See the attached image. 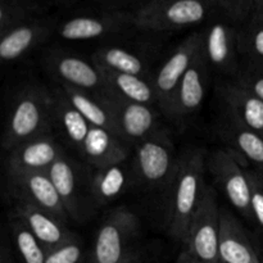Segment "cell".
<instances>
[{
	"mask_svg": "<svg viewBox=\"0 0 263 263\" xmlns=\"http://www.w3.org/2000/svg\"><path fill=\"white\" fill-rule=\"evenodd\" d=\"M170 186V234L184 243L190 221L197 212L207 187L204 184L203 151L193 149L180 157Z\"/></svg>",
	"mask_w": 263,
	"mask_h": 263,
	"instance_id": "cell-1",
	"label": "cell"
},
{
	"mask_svg": "<svg viewBox=\"0 0 263 263\" xmlns=\"http://www.w3.org/2000/svg\"><path fill=\"white\" fill-rule=\"evenodd\" d=\"M53 102V92L45 87L27 86L23 89L9 112L3 136L4 148L12 151L25 141L48 135L51 122H54Z\"/></svg>",
	"mask_w": 263,
	"mask_h": 263,
	"instance_id": "cell-2",
	"label": "cell"
},
{
	"mask_svg": "<svg viewBox=\"0 0 263 263\" xmlns=\"http://www.w3.org/2000/svg\"><path fill=\"white\" fill-rule=\"evenodd\" d=\"M216 10L210 0H157L134 12V27L164 32L200 25Z\"/></svg>",
	"mask_w": 263,
	"mask_h": 263,
	"instance_id": "cell-3",
	"label": "cell"
},
{
	"mask_svg": "<svg viewBox=\"0 0 263 263\" xmlns=\"http://www.w3.org/2000/svg\"><path fill=\"white\" fill-rule=\"evenodd\" d=\"M139 221L126 207L113 210L95 236L91 263H134L133 246Z\"/></svg>",
	"mask_w": 263,
	"mask_h": 263,
	"instance_id": "cell-4",
	"label": "cell"
},
{
	"mask_svg": "<svg viewBox=\"0 0 263 263\" xmlns=\"http://www.w3.org/2000/svg\"><path fill=\"white\" fill-rule=\"evenodd\" d=\"M221 208L212 187L207 186L197 212L190 221L184 244L200 263H220Z\"/></svg>",
	"mask_w": 263,
	"mask_h": 263,
	"instance_id": "cell-5",
	"label": "cell"
},
{
	"mask_svg": "<svg viewBox=\"0 0 263 263\" xmlns=\"http://www.w3.org/2000/svg\"><path fill=\"white\" fill-rule=\"evenodd\" d=\"M135 148V170L139 177L151 186L170 184L179 159L168 135L157 130Z\"/></svg>",
	"mask_w": 263,
	"mask_h": 263,
	"instance_id": "cell-6",
	"label": "cell"
},
{
	"mask_svg": "<svg viewBox=\"0 0 263 263\" xmlns=\"http://www.w3.org/2000/svg\"><path fill=\"white\" fill-rule=\"evenodd\" d=\"M8 177L10 189L20 202L46 211L66 223L69 215L48 172L8 170Z\"/></svg>",
	"mask_w": 263,
	"mask_h": 263,
	"instance_id": "cell-7",
	"label": "cell"
},
{
	"mask_svg": "<svg viewBox=\"0 0 263 263\" xmlns=\"http://www.w3.org/2000/svg\"><path fill=\"white\" fill-rule=\"evenodd\" d=\"M203 46V32H193L176 46L167 61L162 64L153 80L157 102L161 109L168 115L172 98L184 74L192 66Z\"/></svg>",
	"mask_w": 263,
	"mask_h": 263,
	"instance_id": "cell-8",
	"label": "cell"
},
{
	"mask_svg": "<svg viewBox=\"0 0 263 263\" xmlns=\"http://www.w3.org/2000/svg\"><path fill=\"white\" fill-rule=\"evenodd\" d=\"M134 27V14L125 10H108L80 14L57 26V33L64 40L84 41L116 35Z\"/></svg>",
	"mask_w": 263,
	"mask_h": 263,
	"instance_id": "cell-9",
	"label": "cell"
},
{
	"mask_svg": "<svg viewBox=\"0 0 263 263\" xmlns=\"http://www.w3.org/2000/svg\"><path fill=\"white\" fill-rule=\"evenodd\" d=\"M210 168L229 202L241 215L253 218L251 207V180L248 171L243 168V164L238 161L236 156L230 151L218 149L213 152L211 157Z\"/></svg>",
	"mask_w": 263,
	"mask_h": 263,
	"instance_id": "cell-10",
	"label": "cell"
},
{
	"mask_svg": "<svg viewBox=\"0 0 263 263\" xmlns=\"http://www.w3.org/2000/svg\"><path fill=\"white\" fill-rule=\"evenodd\" d=\"M103 98L113 116L117 135L125 143L138 145L157 131V113L152 105L128 102L112 94Z\"/></svg>",
	"mask_w": 263,
	"mask_h": 263,
	"instance_id": "cell-11",
	"label": "cell"
},
{
	"mask_svg": "<svg viewBox=\"0 0 263 263\" xmlns=\"http://www.w3.org/2000/svg\"><path fill=\"white\" fill-rule=\"evenodd\" d=\"M46 64L63 86L84 90L99 97L107 94L104 73L94 62H87L73 54L54 53L50 54Z\"/></svg>",
	"mask_w": 263,
	"mask_h": 263,
	"instance_id": "cell-12",
	"label": "cell"
},
{
	"mask_svg": "<svg viewBox=\"0 0 263 263\" xmlns=\"http://www.w3.org/2000/svg\"><path fill=\"white\" fill-rule=\"evenodd\" d=\"M48 174L69 217L76 221L85 220L89 216L90 205L87 197L84 194V177L80 164L66 154H62L49 168Z\"/></svg>",
	"mask_w": 263,
	"mask_h": 263,
	"instance_id": "cell-13",
	"label": "cell"
},
{
	"mask_svg": "<svg viewBox=\"0 0 263 263\" xmlns=\"http://www.w3.org/2000/svg\"><path fill=\"white\" fill-rule=\"evenodd\" d=\"M208 66L210 63L202 46L177 86L168 116L174 118H185L195 115L200 109L207 91Z\"/></svg>",
	"mask_w": 263,
	"mask_h": 263,
	"instance_id": "cell-14",
	"label": "cell"
},
{
	"mask_svg": "<svg viewBox=\"0 0 263 263\" xmlns=\"http://www.w3.org/2000/svg\"><path fill=\"white\" fill-rule=\"evenodd\" d=\"M262 257L244 226L225 208H221L220 263H259Z\"/></svg>",
	"mask_w": 263,
	"mask_h": 263,
	"instance_id": "cell-15",
	"label": "cell"
},
{
	"mask_svg": "<svg viewBox=\"0 0 263 263\" xmlns=\"http://www.w3.org/2000/svg\"><path fill=\"white\" fill-rule=\"evenodd\" d=\"M54 30L50 18H31L3 33L0 39V58L12 62L44 43Z\"/></svg>",
	"mask_w": 263,
	"mask_h": 263,
	"instance_id": "cell-16",
	"label": "cell"
},
{
	"mask_svg": "<svg viewBox=\"0 0 263 263\" xmlns=\"http://www.w3.org/2000/svg\"><path fill=\"white\" fill-rule=\"evenodd\" d=\"M220 95L233 122L263 136V102L239 82L221 85Z\"/></svg>",
	"mask_w": 263,
	"mask_h": 263,
	"instance_id": "cell-17",
	"label": "cell"
},
{
	"mask_svg": "<svg viewBox=\"0 0 263 263\" xmlns=\"http://www.w3.org/2000/svg\"><path fill=\"white\" fill-rule=\"evenodd\" d=\"M62 154L61 145L50 134L39 136L9 151L8 170L48 172Z\"/></svg>",
	"mask_w": 263,
	"mask_h": 263,
	"instance_id": "cell-18",
	"label": "cell"
},
{
	"mask_svg": "<svg viewBox=\"0 0 263 263\" xmlns=\"http://www.w3.org/2000/svg\"><path fill=\"white\" fill-rule=\"evenodd\" d=\"M14 217L30 229L46 252L57 248L76 235L71 233L66 228V223L55 216L27 203L18 202L14 210Z\"/></svg>",
	"mask_w": 263,
	"mask_h": 263,
	"instance_id": "cell-19",
	"label": "cell"
},
{
	"mask_svg": "<svg viewBox=\"0 0 263 263\" xmlns=\"http://www.w3.org/2000/svg\"><path fill=\"white\" fill-rule=\"evenodd\" d=\"M80 153L87 164L95 170L126 162L128 156L127 143L117 134L103 127L91 126L82 144Z\"/></svg>",
	"mask_w": 263,
	"mask_h": 263,
	"instance_id": "cell-20",
	"label": "cell"
},
{
	"mask_svg": "<svg viewBox=\"0 0 263 263\" xmlns=\"http://www.w3.org/2000/svg\"><path fill=\"white\" fill-rule=\"evenodd\" d=\"M203 49L208 63L228 71L235 63L239 49V30L229 21H213L203 32Z\"/></svg>",
	"mask_w": 263,
	"mask_h": 263,
	"instance_id": "cell-21",
	"label": "cell"
},
{
	"mask_svg": "<svg viewBox=\"0 0 263 263\" xmlns=\"http://www.w3.org/2000/svg\"><path fill=\"white\" fill-rule=\"evenodd\" d=\"M103 73L107 84V94L152 107L153 104H158L153 81H149L146 77L108 71H103Z\"/></svg>",
	"mask_w": 263,
	"mask_h": 263,
	"instance_id": "cell-22",
	"label": "cell"
},
{
	"mask_svg": "<svg viewBox=\"0 0 263 263\" xmlns=\"http://www.w3.org/2000/svg\"><path fill=\"white\" fill-rule=\"evenodd\" d=\"M128 181L130 171L126 162L95 170L90 179L91 199L99 205L107 204L125 192Z\"/></svg>",
	"mask_w": 263,
	"mask_h": 263,
	"instance_id": "cell-23",
	"label": "cell"
},
{
	"mask_svg": "<svg viewBox=\"0 0 263 263\" xmlns=\"http://www.w3.org/2000/svg\"><path fill=\"white\" fill-rule=\"evenodd\" d=\"M53 100L54 122L58 123L69 144L80 152L91 125L68 102L61 87L53 91Z\"/></svg>",
	"mask_w": 263,
	"mask_h": 263,
	"instance_id": "cell-24",
	"label": "cell"
},
{
	"mask_svg": "<svg viewBox=\"0 0 263 263\" xmlns=\"http://www.w3.org/2000/svg\"><path fill=\"white\" fill-rule=\"evenodd\" d=\"M220 136L228 144L233 154L257 166L263 172V136L249 128L230 121L220 130Z\"/></svg>",
	"mask_w": 263,
	"mask_h": 263,
	"instance_id": "cell-25",
	"label": "cell"
},
{
	"mask_svg": "<svg viewBox=\"0 0 263 263\" xmlns=\"http://www.w3.org/2000/svg\"><path fill=\"white\" fill-rule=\"evenodd\" d=\"M61 89L68 102L86 118L90 125L103 127L117 134L115 120L104 98L71 86L61 85Z\"/></svg>",
	"mask_w": 263,
	"mask_h": 263,
	"instance_id": "cell-26",
	"label": "cell"
},
{
	"mask_svg": "<svg viewBox=\"0 0 263 263\" xmlns=\"http://www.w3.org/2000/svg\"><path fill=\"white\" fill-rule=\"evenodd\" d=\"M92 62L103 71L128 73L146 77L148 68L143 58L134 51L118 45L99 48L92 54Z\"/></svg>",
	"mask_w": 263,
	"mask_h": 263,
	"instance_id": "cell-27",
	"label": "cell"
},
{
	"mask_svg": "<svg viewBox=\"0 0 263 263\" xmlns=\"http://www.w3.org/2000/svg\"><path fill=\"white\" fill-rule=\"evenodd\" d=\"M239 30V49L263 66V12L254 10Z\"/></svg>",
	"mask_w": 263,
	"mask_h": 263,
	"instance_id": "cell-28",
	"label": "cell"
},
{
	"mask_svg": "<svg viewBox=\"0 0 263 263\" xmlns=\"http://www.w3.org/2000/svg\"><path fill=\"white\" fill-rule=\"evenodd\" d=\"M13 235L18 252L25 263H45V248L31 233L30 229L18 218L13 221Z\"/></svg>",
	"mask_w": 263,
	"mask_h": 263,
	"instance_id": "cell-29",
	"label": "cell"
},
{
	"mask_svg": "<svg viewBox=\"0 0 263 263\" xmlns=\"http://www.w3.org/2000/svg\"><path fill=\"white\" fill-rule=\"evenodd\" d=\"M37 10L32 0H10L0 2V33H5L10 28L35 18Z\"/></svg>",
	"mask_w": 263,
	"mask_h": 263,
	"instance_id": "cell-30",
	"label": "cell"
},
{
	"mask_svg": "<svg viewBox=\"0 0 263 263\" xmlns=\"http://www.w3.org/2000/svg\"><path fill=\"white\" fill-rule=\"evenodd\" d=\"M84 259V243L77 235L57 248L46 252L45 263H81Z\"/></svg>",
	"mask_w": 263,
	"mask_h": 263,
	"instance_id": "cell-31",
	"label": "cell"
},
{
	"mask_svg": "<svg viewBox=\"0 0 263 263\" xmlns=\"http://www.w3.org/2000/svg\"><path fill=\"white\" fill-rule=\"evenodd\" d=\"M216 8L231 21H246L254 12L256 0H210Z\"/></svg>",
	"mask_w": 263,
	"mask_h": 263,
	"instance_id": "cell-32",
	"label": "cell"
},
{
	"mask_svg": "<svg viewBox=\"0 0 263 263\" xmlns=\"http://www.w3.org/2000/svg\"><path fill=\"white\" fill-rule=\"evenodd\" d=\"M251 180L252 217L263 229V172L248 171Z\"/></svg>",
	"mask_w": 263,
	"mask_h": 263,
	"instance_id": "cell-33",
	"label": "cell"
},
{
	"mask_svg": "<svg viewBox=\"0 0 263 263\" xmlns=\"http://www.w3.org/2000/svg\"><path fill=\"white\" fill-rule=\"evenodd\" d=\"M236 82L248 89L252 94L256 95L263 102V66L261 64H257L241 72Z\"/></svg>",
	"mask_w": 263,
	"mask_h": 263,
	"instance_id": "cell-34",
	"label": "cell"
},
{
	"mask_svg": "<svg viewBox=\"0 0 263 263\" xmlns=\"http://www.w3.org/2000/svg\"><path fill=\"white\" fill-rule=\"evenodd\" d=\"M104 9L108 10H125V12H136L145 5L157 0H97Z\"/></svg>",
	"mask_w": 263,
	"mask_h": 263,
	"instance_id": "cell-35",
	"label": "cell"
},
{
	"mask_svg": "<svg viewBox=\"0 0 263 263\" xmlns=\"http://www.w3.org/2000/svg\"><path fill=\"white\" fill-rule=\"evenodd\" d=\"M176 263H200V262L197 261V259H195L192 254H189L186 251H185L180 254Z\"/></svg>",
	"mask_w": 263,
	"mask_h": 263,
	"instance_id": "cell-36",
	"label": "cell"
},
{
	"mask_svg": "<svg viewBox=\"0 0 263 263\" xmlns=\"http://www.w3.org/2000/svg\"><path fill=\"white\" fill-rule=\"evenodd\" d=\"M254 10H258V12H263V0H256Z\"/></svg>",
	"mask_w": 263,
	"mask_h": 263,
	"instance_id": "cell-37",
	"label": "cell"
},
{
	"mask_svg": "<svg viewBox=\"0 0 263 263\" xmlns=\"http://www.w3.org/2000/svg\"><path fill=\"white\" fill-rule=\"evenodd\" d=\"M0 2H10V0H0Z\"/></svg>",
	"mask_w": 263,
	"mask_h": 263,
	"instance_id": "cell-38",
	"label": "cell"
},
{
	"mask_svg": "<svg viewBox=\"0 0 263 263\" xmlns=\"http://www.w3.org/2000/svg\"><path fill=\"white\" fill-rule=\"evenodd\" d=\"M58 2H67V0H58Z\"/></svg>",
	"mask_w": 263,
	"mask_h": 263,
	"instance_id": "cell-39",
	"label": "cell"
},
{
	"mask_svg": "<svg viewBox=\"0 0 263 263\" xmlns=\"http://www.w3.org/2000/svg\"><path fill=\"white\" fill-rule=\"evenodd\" d=\"M259 263H263V261H262V262H259Z\"/></svg>",
	"mask_w": 263,
	"mask_h": 263,
	"instance_id": "cell-40",
	"label": "cell"
}]
</instances>
